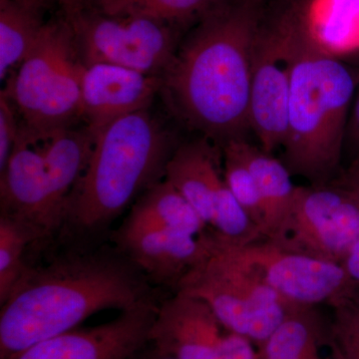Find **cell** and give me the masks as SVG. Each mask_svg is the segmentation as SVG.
Returning <instances> with one entry per match:
<instances>
[{
  "mask_svg": "<svg viewBox=\"0 0 359 359\" xmlns=\"http://www.w3.org/2000/svg\"><path fill=\"white\" fill-rule=\"evenodd\" d=\"M84 63L65 16L46 21L36 44L2 91L20 118V132L39 142L80 119Z\"/></svg>",
  "mask_w": 359,
  "mask_h": 359,
  "instance_id": "obj_5",
  "label": "cell"
},
{
  "mask_svg": "<svg viewBox=\"0 0 359 359\" xmlns=\"http://www.w3.org/2000/svg\"><path fill=\"white\" fill-rule=\"evenodd\" d=\"M125 226H148L200 237L207 226L166 180L156 182L132 208Z\"/></svg>",
  "mask_w": 359,
  "mask_h": 359,
  "instance_id": "obj_20",
  "label": "cell"
},
{
  "mask_svg": "<svg viewBox=\"0 0 359 359\" xmlns=\"http://www.w3.org/2000/svg\"><path fill=\"white\" fill-rule=\"evenodd\" d=\"M241 151L254 177L263 209L262 236L278 243L289 218L295 186L292 174L282 161L252 145L245 138L238 139Z\"/></svg>",
  "mask_w": 359,
  "mask_h": 359,
  "instance_id": "obj_18",
  "label": "cell"
},
{
  "mask_svg": "<svg viewBox=\"0 0 359 359\" xmlns=\"http://www.w3.org/2000/svg\"><path fill=\"white\" fill-rule=\"evenodd\" d=\"M304 45L294 2L264 11L252 54L250 127L269 154L282 147L292 72Z\"/></svg>",
  "mask_w": 359,
  "mask_h": 359,
  "instance_id": "obj_7",
  "label": "cell"
},
{
  "mask_svg": "<svg viewBox=\"0 0 359 359\" xmlns=\"http://www.w3.org/2000/svg\"><path fill=\"white\" fill-rule=\"evenodd\" d=\"M146 299L139 280L110 259L73 257L27 268L1 304L0 359L75 330L98 311H124Z\"/></svg>",
  "mask_w": 359,
  "mask_h": 359,
  "instance_id": "obj_2",
  "label": "cell"
},
{
  "mask_svg": "<svg viewBox=\"0 0 359 359\" xmlns=\"http://www.w3.org/2000/svg\"><path fill=\"white\" fill-rule=\"evenodd\" d=\"M46 6L25 0H0V78L6 79L36 44Z\"/></svg>",
  "mask_w": 359,
  "mask_h": 359,
  "instance_id": "obj_21",
  "label": "cell"
},
{
  "mask_svg": "<svg viewBox=\"0 0 359 359\" xmlns=\"http://www.w3.org/2000/svg\"><path fill=\"white\" fill-rule=\"evenodd\" d=\"M212 233L229 252L256 269L264 282L292 306L314 308L323 302L330 304L358 287L342 264L285 249L266 238L237 245Z\"/></svg>",
  "mask_w": 359,
  "mask_h": 359,
  "instance_id": "obj_11",
  "label": "cell"
},
{
  "mask_svg": "<svg viewBox=\"0 0 359 359\" xmlns=\"http://www.w3.org/2000/svg\"><path fill=\"white\" fill-rule=\"evenodd\" d=\"M264 0H222L180 42L160 95L187 128L222 146L250 127L255 41Z\"/></svg>",
  "mask_w": 359,
  "mask_h": 359,
  "instance_id": "obj_1",
  "label": "cell"
},
{
  "mask_svg": "<svg viewBox=\"0 0 359 359\" xmlns=\"http://www.w3.org/2000/svg\"><path fill=\"white\" fill-rule=\"evenodd\" d=\"M341 264L351 280L359 287V240L349 250Z\"/></svg>",
  "mask_w": 359,
  "mask_h": 359,
  "instance_id": "obj_29",
  "label": "cell"
},
{
  "mask_svg": "<svg viewBox=\"0 0 359 359\" xmlns=\"http://www.w3.org/2000/svg\"><path fill=\"white\" fill-rule=\"evenodd\" d=\"M25 1L35 2V4H42V6H47L49 0H25Z\"/></svg>",
  "mask_w": 359,
  "mask_h": 359,
  "instance_id": "obj_34",
  "label": "cell"
},
{
  "mask_svg": "<svg viewBox=\"0 0 359 359\" xmlns=\"http://www.w3.org/2000/svg\"><path fill=\"white\" fill-rule=\"evenodd\" d=\"M358 240V194L337 183L295 186L289 218L276 244L341 264Z\"/></svg>",
  "mask_w": 359,
  "mask_h": 359,
  "instance_id": "obj_10",
  "label": "cell"
},
{
  "mask_svg": "<svg viewBox=\"0 0 359 359\" xmlns=\"http://www.w3.org/2000/svg\"><path fill=\"white\" fill-rule=\"evenodd\" d=\"M330 344L334 359H359V287L330 302Z\"/></svg>",
  "mask_w": 359,
  "mask_h": 359,
  "instance_id": "obj_26",
  "label": "cell"
},
{
  "mask_svg": "<svg viewBox=\"0 0 359 359\" xmlns=\"http://www.w3.org/2000/svg\"><path fill=\"white\" fill-rule=\"evenodd\" d=\"M222 151H223L224 176L226 185L262 235V226H263L262 203L254 177L250 173L241 151L238 139H233L224 143Z\"/></svg>",
  "mask_w": 359,
  "mask_h": 359,
  "instance_id": "obj_24",
  "label": "cell"
},
{
  "mask_svg": "<svg viewBox=\"0 0 359 359\" xmlns=\"http://www.w3.org/2000/svg\"><path fill=\"white\" fill-rule=\"evenodd\" d=\"M304 48L335 59L359 50V0H292Z\"/></svg>",
  "mask_w": 359,
  "mask_h": 359,
  "instance_id": "obj_17",
  "label": "cell"
},
{
  "mask_svg": "<svg viewBox=\"0 0 359 359\" xmlns=\"http://www.w3.org/2000/svg\"><path fill=\"white\" fill-rule=\"evenodd\" d=\"M323 337L313 308L299 306L261 346V359H323Z\"/></svg>",
  "mask_w": 359,
  "mask_h": 359,
  "instance_id": "obj_22",
  "label": "cell"
},
{
  "mask_svg": "<svg viewBox=\"0 0 359 359\" xmlns=\"http://www.w3.org/2000/svg\"><path fill=\"white\" fill-rule=\"evenodd\" d=\"M57 1L62 11V15L70 25L79 18L80 14L83 13L85 9V0H57Z\"/></svg>",
  "mask_w": 359,
  "mask_h": 359,
  "instance_id": "obj_30",
  "label": "cell"
},
{
  "mask_svg": "<svg viewBox=\"0 0 359 359\" xmlns=\"http://www.w3.org/2000/svg\"><path fill=\"white\" fill-rule=\"evenodd\" d=\"M95 137L84 126L58 130L39 144L45 161L54 200L67 215L71 196L88 166Z\"/></svg>",
  "mask_w": 359,
  "mask_h": 359,
  "instance_id": "obj_19",
  "label": "cell"
},
{
  "mask_svg": "<svg viewBox=\"0 0 359 359\" xmlns=\"http://www.w3.org/2000/svg\"><path fill=\"white\" fill-rule=\"evenodd\" d=\"M174 150L169 129L149 109L111 123L95 137L66 216L90 230L112 221L165 173Z\"/></svg>",
  "mask_w": 359,
  "mask_h": 359,
  "instance_id": "obj_3",
  "label": "cell"
},
{
  "mask_svg": "<svg viewBox=\"0 0 359 359\" xmlns=\"http://www.w3.org/2000/svg\"><path fill=\"white\" fill-rule=\"evenodd\" d=\"M222 0H85V7L111 16L151 18L183 27Z\"/></svg>",
  "mask_w": 359,
  "mask_h": 359,
  "instance_id": "obj_23",
  "label": "cell"
},
{
  "mask_svg": "<svg viewBox=\"0 0 359 359\" xmlns=\"http://www.w3.org/2000/svg\"><path fill=\"white\" fill-rule=\"evenodd\" d=\"M356 99L354 103L353 117H351V125H353V131L354 136L359 141V82L358 89H356Z\"/></svg>",
  "mask_w": 359,
  "mask_h": 359,
  "instance_id": "obj_32",
  "label": "cell"
},
{
  "mask_svg": "<svg viewBox=\"0 0 359 359\" xmlns=\"http://www.w3.org/2000/svg\"><path fill=\"white\" fill-rule=\"evenodd\" d=\"M70 25L85 65L107 63L152 76L162 77L181 42L178 25L87 7Z\"/></svg>",
  "mask_w": 359,
  "mask_h": 359,
  "instance_id": "obj_8",
  "label": "cell"
},
{
  "mask_svg": "<svg viewBox=\"0 0 359 359\" xmlns=\"http://www.w3.org/2000/svg\"><path fill=\"white\" fill-rule=\"evenodd\" d=\"M335 183L346 187L359 196V158L354 161L353 165L347 170L341 179Z\"/></svg>",
  "mask_w": 359,
  "mask_h": 359,
  "instance_id": "obj_31",
  "label": "cell"
},
{
  "mask_svg": "<svg viewBox=\"0 0 359 359\" xmlns=\"http://www.w3.org/2000/svg\"><path fill=\"white\" fill-rule=\"evenodd\" d=\"M1 216L25 226L35 241L58 228L63 212L54 200L39 144L20 132L13 154L0 172Z\"/></svg>",
  "mask_w": 359,
  "mask_h": 359,
  "instance_id": "obj_12",
  "label": "cell"
},
{
  "mask_svg": "<svg viewBox=\"0 0 359 359\" xmlns=\"http://www.w3.org/2000/svg\"><path fill=\"white\" fill-rule=\"evenodd\" d=\"M156 313L146 299L114 320L42 340L8 359H128L148 341Z\"/></svg>",
  "mask_w": 359,
  "mask_h": 359,
  "instance_id": "obj_13",
  "label": "cell"
},
{
  "mask_svg": "<svg viewBox=\"0 0 359 359\" xmlns=\"http://www.w3.org/2000/svg\"><path fill=\"white\" fill-rule=\"evenodd\" d=\"M223 330L205 302L177 292L157 309L149 341L175 359H212Z\"/></svg>",
  "mask_w": 359,
  "mask_h": 359,
  "instance_id": "obj_15",
  "label": "cell"
},
{
  "mask_svg": "<svg viewBox=\"0 0 359 359\" xmlns=\"http://www.w3.org/2000/svg\"><path fill=\"white\" fill-rule=\"evenodd\" d=\"M252 340L243 335L228 332L215 349L212 359H261Z\"/></svg>",
  "mask_w": 359,
  "mask_h": 359,
  "instance_id": "obj_28",
  "label": "cell"
},
{
  "mask_svg": "<svg viewBox=\"0 0 359 359\" xmlns=\"http://www.w3.org/2000/svg\"><path fill=\"white\" fill-rule=\"evenodd\" d=\"M35 241L22 224L7 217H0V302L6 301L16 283L25 273L23 257L26 247Z\"/></svg>",
  "mask_w": 359,
  "mask_h": 359,
  "instance_id": "obj_25",
  "label": "cell"
},
{
  "mask_svg": "<svg viewBox=\"0 0 359 359\" xmlns=\"http://www.w3.org/2000/svg\"><path fill=\"white\" fill-rule=\"evenodd\" d=\"M161 83L159 76L121 66L84 65L80 119L96 137L116 120L149 109L155 97L160 94Z\"/></svg>",
  "mask_w": 359,
  "mask_h": 359,
  "instance_id": "obj_14",
  "label": "cell"
},
{
  "mask_svg": "<svg viewBox=\"0 0 359 359\" xmlns=\"http://www.w3.org/2000/svg\"><path fill=\"white\" fill-rule=\"evenodd\" d=\"M358 80L339 59L302 46L292 72L283 164L311 184L330 183L339 168Z\"/></svg>",
  "mask_w": 359,
  "mask_h": 359,
  "instance_id": "obj_4",
  "label": "cell"
},
{
  "mask_svg": "<svg viewBox=\"0 0 359 359\" xmlns=\"http://www.w3.org/2000/svg\"><path fill=\"white\" fill-rule=\"evenodd\" d=\"M207 252L177 283V292L202 299L226 332L252 340L261 348L299 308L282 299L256 269L241 261L205 231Z\"/></svg>",
  "mask_w": 359,
  "mask_h": 359,
  "instance_id": "obj_6",
  "label": "cell"
},
{
  "mask_svg": "<svg viewBox=\"0 0 359 359\" xmlns=\"http://www.w3.org/2000/svg\"><path fill=\"white\" fill-rule=\"evenodd\" d=\"M20 132V118L13 104L1 90L0 93V172L13 154Z\"/></svg>",
  "mask_w": 359,
  "mask_h": 359,
  "instance_id": "obj_27",
  "label": "cell"
},
{
  "mask_svg": "<svg viewBox=\"0 0 359 359\" xmlns=\"http://www.w3.org/2000/svg\"><path fill=\"white\" fill-rule=\"evenodd\" d=\"M118 241L137 266L162 282L179 283L207 252L200 237L148 226H123Z\"/></svg>",
  "mask_w": 359,
  "mask_h": 359,
  "instance_id": "obj_16",
  "label": "cell"
},
{
  "mask_svg": "<svg viewBox=\"0 0 359 359\" xmlns=\"http://www.w3.org/2000/svg\"><path fill=\"white\" fill-rule=\"evenodd\" d=\"M218 151L203 136L182 144L168 160L165 180L219 237L233 244L259 240L261 233L226 185Z\"/></svg>",
  "mask_w": 359,
  "mask_h": 359,
  "instance_id": "obj_9",
  "label": "cell"
},
{
  "mask_svg": "<svg viewBox=\"0 0 359 359\" xmlns=\"http://www.w3.org/2000/svg\"><path fill=\"white\" fill-rule=\"evenodd\" d=\"M148 359H175V358H171V356L166 355V354L158 353V351H156V354H154V355H153V356H151V358H149Z\"/></svg>",
  "mask_w": 359,
  "mask_h": 359,
  "instance_id": "obj_33",
  "label": "cell"
}]
</instances>
